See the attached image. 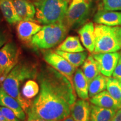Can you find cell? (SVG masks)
I'll return each instance as SVG.
<instances>
[{"mask_svg": "<svg viewBox=\"0 0 121 121\" xmlns=\"http://www.w3.org/2000/svg\"><path fill=\"white\" fill-rule=\"evenodd\" d=\"M37 80L39 92L27 113L40 118L62 121L71 114V107L76 101L72 83L67 77L50 65H43Z\"/></svg>", "mask_w": 121, "mask_h": 121, "instance_id": "6da1fadb", "label": "cell"}, {"mask_svg": "<svg viewBox=\"0 0 121 121\" xmlns=\"http://www.w3.org/2000/svg\"><path fill=\"white\" fill-rule=\"evenodd\" d=\"M38 72V69L35 64L26 61L19 62L1 85L4 91L15 98L26 113L32 102L22 96L20 92V86L25 80L37 79Z\"/></svg>", "mask_w": 121, "mask_h": 121, "instance_id": "7a4b0ae2", "label": "cell"}, {"mask_svg": "<svg viewBox=\"0 0 121 121\" xmlns=\"http://www.w3.org/2000/svg\"><path fill=\"white\" fill-rule=\"evenodd\" d=\"M35 18L39 23L48 24L65 22L69 0H34Z\"/></svg>", "mask_w": 121, "mask_h": 121, "instance_id": "3957f363", "label": "cell"}, {"mask_svg": "<svg viewBox=\"0 0 121 121\" xmlns=\"http://www.w3.org/2000/svg\"><path fill=\"white\" fill-rule=\"evenodd\" d=\"M69 29L63 22L45 25L33 36L30 42L33 46L39 49H50L64 40Z\"/></svg>", "mask_w": 121, "mask_h": 121, "instance_id": "277c9868", "label": "cell"}, {"mask_svg": "<svg viewBox=\"0 0 121 121\" xmlns=\"http://www.w3.org/2000/svg\"><path fill=\"white\" fill-rule=\"evenodd\" d=\"M119 28L98 24L95 25V48L93 54L116 52L121 49Z\"/></svg>", "mask_w": 121, "mask_h": 121, "instance_id": "5b68a950", "label": "cell"}, {"mask_svg": "<svg viewBox=\"0 0 121 121\" xmlns=\"http://www.w3.org/2000/svg\"><path fill=\"white\" fill-rule=\"evenodd\" d=\"M93 7V0H72L65 20L67 28H77L82 25L91 14Z\"/></svg>", "mask_w": 121, "mask_h": 121, "instance_id": "8992f818", "label": "cell"}, {"mask_svg": "<svg viewBox=\"0 0 121 121\" xmlns=\"http://www.w3.org/2000/svg\"><path fill=\"white\" fill-rule=\"evenodd\" d=\"M20 51L13 42H8L0 48V73L8 75L13 67L19 62Z\"/></svg>", "mask_w": 121, "mask_h": 121, "instance_id": "52a82bcc", "label": "cell"}, {"mask_svg": "<svg viewBox=\"0 0 121 121\" xmlns=\"http://www.w3.org/2000/svg\"><path fill=\"white\" fill-rule=\"evenodd\" d=\"M44 60L50 66L67 77L71 81L76 67L69 62L64 57L54 51H47L43 54Z\"/></svg>", "mask_w": 121, "mask_h": 121, "instance_id": "ba28073f", "label": "cell"}, {"mask_svg": "<svg viewBox=\"0 0 121 121\" xmlns=\"http://www.w3.org/2000/svg\"><path fill=\"white\" fill-rule=\"evenodd\" d=\"M93 56L99 63L100 73L108 78L111 77L121 56V52L100 53L93 54Z\"/></svg>", "mask_w": 121, "mask_h": 121, "instance_id": "9c48e42d", "label": "cell"}, {"mask_svg": "<svg viewBox=\"0 0 121 121\" xmlns=\"http://www.w3.org/2000/svg\"><path fill=\"white\" fill-rule=\"evenodd\" d=\"M94 22L107 26H118L121 25V12L99 9L94 16Z\"/></svg>", "mask_w": 121, "mask_h": 121, "instance_id": "30bf717a", "label": "cell"}, {"mask_svg": "<svg viewBox=\"0 0 121 121\" xmlns=\"http://www.w3.org/2000/svg\"><path fill=\"white\" fill-rule=\"evenodd\" d=\"M13 3L21 21L34 22L36 9L30 0H13Z\"/></svg>", "mask_w": 121, "mask_h": 121, "instance_id": "8fae6325", "label": "cell"}, {"mask_svg": "<svg viewBox=\"0 0 121 121\" xmlns=\"http://www.w3.org/2000/svg\"><path fill=\"white\" fill-rule=\"evenodd\" d=\"M42 28L41 25L32 21H20L17 25V36L22 41L31 42L33 36Z\"/></svg>", "mask_w": 121, "mask_h": 121, "instance_id": "7c38bea8", "label": "cell"}, {"mask_svg": "<svg viewBox=\"0 0 121 121\" xmlns=\"http://www.w3.org/2000/svg\"><path fill=\"white\" fill-rule=\"evenodd\" d=\"M91 104L87 100L80 99L71 107V116L75 121H90Z\"/></svg>", "mask_w": 121, "mask_h": 121, "instance_id": "4fadbf2b", "label": "cell"}, {"mask_svg": "<svg viewBox=\"0 0 121 121\" xmlns=\"http://www.w3.org/2000/svg\"><path fill=\"white\" fill-rule=\"evenodd\" d=\"M0 105L8 108L13 110V113L20 119L25 121L26 114L25 110L15 98L9 95L0 87Z\"/></svg>", "mask_w": 121, "mask_h": 121, "instance_id": "5bb4252c", "label": "cell"}, {"mask_svg": "<svg viewBox=\"0 0 121 121\" xmlns=\"http://www.w3.org/2000/svg\"><path fill=\"white\" fill-rule=\"evenodd\" d=\"M90 102L93 105L104 108L118 110L121 108V104L115 100L108 91L105 90L90 98Z\"/></svg>", "mask_w": 121, "mask_h": 121, "instance_id": "9a60e30c", "label": "cell"}, {"mask_svg": "<svg viewBox=\"0 0 121 121\" xmlns=\"http://www.w3.org/2000/svg\"><path fill=\"white\" fill-rule=\"evenodd\" d=\"M73 84L77 95L81 99H89V82L82 69H78L73 76Z\"/></svg>", "mask_w": 121, "mask_h": 121, "instance_id": "2e32d148", "label": "cell"}, {"mask_svg": "<svg viewBox=\"0 0 121 121\" xmlns=\"http://www.w3.org/2000/svg\"><path fill=\"white\" fill-rule=\"evenodd\" d=\"M80 39L82 44L89 52L93 53L95 48L94 25L93 22L84 24L78 30Z\"/></svg>", "mask_w": 121, "mask_h": 121, "instance_id": "e0dca14e", "label": "cell"}, {"mask_svg": "<svg viewBox=\"0 0 121 121\" xmlns=\"http://www.w3.org/2000/svg\"><path fill=\"white\" fill-rule=\"evenodd\" d=\"M0 10L6 21L10 25L21 21L13 3V0H0Z\"/></svg>", "mask_w": 121, "mask_h": 121, "instance_id": "ac0fdd59", "label": "cell"}, {"mask_svg": "<svg viewBox=\"0 0 121 121\" xmlns=\"http://www.w3.org/2000/svg\"><path fill=\"white\" fill-rule=\"evenodd\" d=\"M83 73L88 81L89 84L92 80L100 73V67L99 63L93 55H89L81 67Z\"/></svg>", "mask_w": 121, "mask_h": 121, "instance_id": "d6986e66", "label": "cell"}, {"mask_svg": "<svg viewBox=\"0 0 121 121\" xmlns=\"http://www.w3.org/2000/svg\"><path fill=\"white\" fill-rule=\"evenodd\" d=\"M117 110L91 104L90 121H111Z\"/></svg>", "mask_w": 121, "mask_h": 121, "instance_id": "ffe728a7", "label": "cell"}, {"mask_svg": "<svg viewBox=\"0 0 121 121\" xmlns=\"http://www.w3.org/2000/svg\"><path fill=\"white\" fill-rule=\"evenodd\" d=\"M57 50L69 53H78L85 51L78 37L69 36L58 45Z\"/></svg>", "mask_w": 121, "mask_h": 121, "instance_id": "44dd1931", "label": "cell"}, {"mask_svg": "<svg viewBox=\"0 0 121 121\" xmlns=\"http://www.w3.org/2000/svg\"><path fill=\"white\" fill-rule=\"evenodd\" d=\"M108 78L102 74H99L91 81L89 85V96L91 98L103 91L107 89Z\"/></svg>", "mask_w": 121, "mask_h": 121, "instance_id": "7402d4cb", "label": "cell"}, {"mask_svg": "<svg viewBox=\"0 0 121 121\" xmlns=\"http://www.w3.org/2000/svg\"><path fill=\"white\" fill-rule=\"evenodd\" d=\"M55 52L64 57L69 62L76 68L82 65L87 57V52L86 51L78 53H69L56 49Z\"/></svg>", "mask_w": 121, "mask_h": 121, "instance_id": "603a6c76", "label": "cell"}, {"mask_svg": "<svg viewBox=\"0 0 121 121\" xmlns=\"http://www.w3.org/2000/svg\"><path fill=\"white\" fill-rule=\"evenodd\" d=\"M39 89L38 82L33 79L28 80L22 88V96L27 100H30L37 96Z\"/></svg>", "mask_w": 121, "mask_h": 121, "instance_id": "cb8c5ba5", "label": "cell"}, {"mask_svg": "<svg viewBox=\"0 0 121 121\" xmlns=\"http://www.w3.org/2000/svg\"><path fill=\"white\" fill-rule=\"evenodd\" d=\"M107 90L115 100L121 104V81L114 78H108Z\"/></svg>", "mask_w": 121, "mask_h": 121, "instance_id": "d4e9b609", "label": "cell"}, {"mask_svg": "<svg viewBox=\"0 0 121 121\" xmlns=\"http://www.w3.org/2000/svg\"><path fill=\"white\" fill-rule=\"evenodd\" d=\"M99 9L107 11H121V0H102Z\"/></svg>", "mask_w": 121, "mask_h": 121, "instance_id": "484cf974", "label": "cell"}, {"mask_svg": "<svg viewBox=\"0 0 121 121\" xmlns=\"http://www.w3.org/2000/svg\"><path fill=\"white\" fill-rule=\"evenodd\" d=\"M0 109L4 114L7 121H23L20 119L13 110L4 107H0Z\"/></svg>", "mask_w": 121, "mask_h": 121, "instance_id": "4316f807", "label": "cell"}, {"mask_svg": "<svg viewBox=\"0 0 121 121\" xmlns=\"http://www.w3.org/2000/svg\"><path fill=\"white\" fill-rule=\"evenodd\" d=\"M120 52L121 56L119 57L117 66H116L114 71H113L112 77L121 81V51Z\"/></svg>", "mask_w": 121, "mask_h": 121, "instance_id": "83f0119b", "label": "cell"}, {"mask_svg": "<svg viewBox=\"0 0 121 121\" xmlns=\"http://www.w3.org/2000/svg\"><path fill=\"white\" fill-rule=\"evenodd\" d=\"M7 38L4 33L0 31V48L2 47L7 43Z\"/></svg>", "mask_w": 121, "mask_h": 121, "instance_id": "f1b7e54d", "label": "cell"}, {"mask_svg": "<svg viewBox=\"0 0 121 121\" xmlns=\"http://www.w3.org/2000/svg\"><path fill=\"white\" fill-rule=\"evenodd\" d=\"M27 121H51V120H47V119H44L38 118L33 116V115L28 113V120Z\"/></svg>", "mask_w": 121, "mask_h": 121, "instance_id": "f546056e", "label": "cell"}, {"mask_svg": "<svg viewBox=\"0 0 121 121\" xmlns=\"http://www.w3.org/2000/svg\"><path fill=\"white\" fill-rule=\"evenodd\" d=\"M111 121H121V108L117 110Z\"/></svg>", "mask_w": 121, "mask_h": 121, "instance_id": "4dcf8cb0", "label": "cell"}, {"mask_svg": "<svg viewBox=\"0 0 121 121\" xmlns=\"http://www.w3.org/2000/svg\"><path fill=\"white\" fill-rule=\"evenodd\" d=\"M0 121H7L1 109H0Z\"/></svg>", "mask_w": 121, "mask_h": 121, "instance_id": "1f68e13d", "label": "cell"}, {"mask_svg": "<svg viewBox=\"0 0 121 121\" xmlns=\"http://www.w3.org/2000/svg\"><path fill=\"white\" fill-rule=\"evenodd\" d=\"M62 121H75L73 120V119L72 118V117L71 116H69V117H66V118H65L64 119H63Z\"/></svg>", "mask_w": 121, "mask_h": 121, "instance_id": "d6a6232c", "label": "cell"}, {"mask_svg": "<svg viewBox=\"0 0 121 121\" xmlns=\"http://www.w3.org/2000/svg\"><path fill=\"white\" fill-rule=\"evenodd\" d=\"M118 36L119 40H120V42L121 43V27H119V30H118Z\"/></svg>", "mask_w": 121, "mask_h": 121, "instance_id": "836d02e7", "label": "cell"}, {"mask_svg": "<svg viewBox=\"0 0 121 121\" xmlns=\"http://www.w3.org/2000/svg\"><path fill=\"white\" fill-rule=\"evenodd\" d=\"M1 71V66H0V72Z\"/></svg>", "mask_w": 121, "mask_h": 121, "instance_id": "e575fe53", "label": "cell"}]
</instances>
